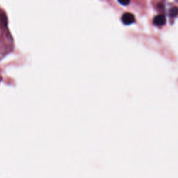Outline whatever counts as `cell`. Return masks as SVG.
<instances>
[{"label":"cell","mask_w":178,"mask_h":178,"mask_svg":"<svg viewBox=\"0 0 178 178\" xmlns=\"http://www.w3.org/2000/svg\"><path fill=\"white\" fill-rule=\"evenodd\" d=\"M121 20H122V22L123 24H124V25H131V24L134 22L135 18H134V15H132V13H125L122 15Z\"/></svg>","instance_id":"1"},{"label":"cell","mask_w":178,"mask_h":178,"mask_svg":"<svg viewBox=\"0 0 178 178\" xmlns=\"http://www.w3.org/2000/svg\"><path fill=\"white\" fill-rule=\"evenodd\" d=\"M166 18L163 15H158L155 17L153 20L154 25L158 27H161L166 24Z\"/></svg>","instance_id":"2"},{"label":"cell","mask_w":178,"mask_h":178,"mask_svg":"<svg viewBox=\"0 0 178 178\" xmlns=\"http://www.w3.org/2000/svg\"><path fill=\"white\" fill-rule=\"evenodd\" d=\"M178 15V8L177 7H173L169 11V15L171 18H175Z\"/></svg>","instance_id":"3"},{"label":"cell","mask_w":178,"mask_h":178,"mask_svg":"<svg viewBox=\"0 0 178 178\" xmlns=\"http://www.w3.org/2000/svg\"><path fill=\"white\" fill-rule=\"evenodd\" d=\"M118 1L119 2V3L120 4H122L123 6L128 5L130 2V0H118Z\"/></svg>","instance_id":"4"}]
</instances>
